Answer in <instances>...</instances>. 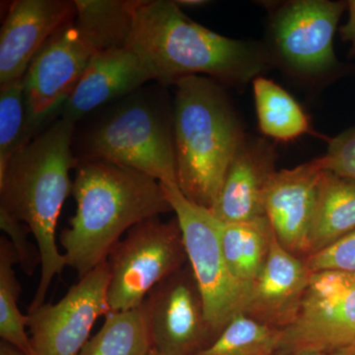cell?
<instances>
[{
	"instance_id": "ba28073f",
	"label": "cell",
	"mask_w": 355,
	"mask_h": 355,
	"mask_svg": "<svg viewBox=\"0 0 355 355\" xmlns=\"http://www.w3.org/2000/svg\"><path fill=\"white\" fill-rule=\"evenodd\" d=\"M347 2L293 0L270 14V48L275 64L303 79H319L338 67L335 37Z\"/></svg>"
},
{
	"instance_id": "8fae6325",
	"label": "cell",
	"mask_w": 355,
	"mask_h": 355,
	"mask_svg": "<svg viewBox=\"0 0 355 355\" xmlns=\"http://www.w3.org/2000/svg\"><path fill=\"white\" fill-rule=\"evenodd\" d=\"M142 308L153 349L161 355H195L216 340L189 263L154 287Z\"/></svg>"
},
{
	"instance_id": "1f68e13d",
	"label": "cell",
	"mask_w": 355,
	"mask_h": 355,
	"mask_svg": "<svg viewBox=\"0 0 355 355\" xmlns=\"http://www.w3.org/2000/svg\"><path fill=\"white\" fill-rule=\"evenodd\" d=\"M298 355H355V349L338 350L333 352H309Z\"/></svg>"
},
{
	"instance_id": "6da1fadb",
	"label": "cell",
	"mask_w": 355,
	"mask_h": 355,
	"mask_svg": "<svg viewBox=\"0 0 355 355\" xmlns=\"http://www.w3.org/2000/svg\"><path fill=\"white\" fill-rule=\"evenodd\" d=\"M128 48L164 87L193 76L243 86L275 65L266 46L217 34L170 0H139Z\"/></svg>"
},
{
	"instance_id": "4dcf8cb0",
	"label": "cell",
	"mask_w": 355,
	"mask_h": 355,
	"mask_svg": "<svg viewBox=\"0 0 355 355\" xmlns=\"http://www.w3.org/2000/svg\"><path fill=\"white\" fill-rule=\"evenodd\" d=\"M179 6H187V7H198L202 6L205 4L209 3L207 1H205V0H178V1H175Z\"/></svg>"
},
{
	"instance_id": "5bb4252c",
	"label": "cell",
	"mask_w": 355,
	"mask_h": 355,
	"mask_svg": "<svg viewBox=\"0 0 355 355\" xmlns=\"http://www.w3.org/2000/svg\"><path fill=\"white\" fill-rule=\"evenodd\" d=\"M76 0H16L0 30V85L20 80L40 49L76 19Z\"/></svg>"
},
{
	"instance_id": "603a6c76",
	"label": "cell",
	"mask_w": 355,
	"mask_h": 355,
	"mask_svg": "<svg viewBox=\"0 0 355 355\" xmlns=\"http://www.w3.org/2000/svg\"><path fill=\"white\" fill-rule=\"evenodd\" d=\"M43 123L30 116L23 78L0 85V173L41 132Z\"/></svg>"
},
{
	"instance_id": "9c48e42d",
	"label": "cell",
	"mask_w": 355,
	"mask_h": 355,
	"mask_svg": "<svg viewBox=\"0 0 355 355\" xmlns=\"http://www.w3.org/2000/svg\"><path fill=\"white\" fill-rule=\"evenodd\" d=\"M355 349V272L311 273L296 319L275 355Z\"/></svg>"
},
{
	"instance_id": "83f0119b",
	"label": "cell",
	"mask_w": 355,
	"mask_h": 355,
	"mask_svg": "<svg viewBox=\"0 0 355 355\" xmlns=\"http://www.w3.org/2000/svg\"><path fill=\"white\" fill-rule=\"evenodd\" d=\"M316 161L324 171L355 181V125L329 139L328 150Z\"/></svg>"
},
{
	"instance_id": "ac0fdd59",
	"label": "cell",
	"mask_w": 355,
	"mask_h": 355,
	"mask_svg": "<svg viewBox=\"0 0 355 355\" xmlns=\"http://www.w3.org/2000/svg\"><path fill=\"white\" fill-rule=\"evenodd\" d=\"M272 236L266 216L232 223L221 222L224 260L233 279L248 291L263 270Z\"/></svg>"
},
{
	"instance_id": "f1b7e54d",
	"label": "cell",
	"mask_w": 355,
	"mask_h": 355,
	"mask_svg": "<svg viewBox=\"0 0 355 355\" xmlns=\"http://www.w3.org/2000/svg\"><path fill=\"white\" fill-rule=\"evenodd\" d=\"M349 19L340 29V38L350 44L349 57L355 55V0L347 1Z\"/></svg>"
},
{
	"instance_id": "484cf974",
	"label": "cell",
	"mask_w": 355,
	"mask_h": 355,
	"mask_svg": "<svg viewBox=\"0 0 355 355\" xmlns=\"http://www.w3.org/2000/svg\"><path fill=\"white\" fill-rule=\"evenodd\" d=\"M303 260L311 273L355 272V230Z\"/></svg>"
},
{
	"instance_id": "8992f818",
	"label": "cell",
	"mask_w": 355,
	"mask_h": 355,
	"mask_svg": "<svg viewBox=\"0 0 355 355\" xmlns=\"http://www.w3.org/2000/svg\"><path fill=\"white\" fill-rule=\"evenodd\" d=\"M106 261L111 312L141 307L154 287L189 263L177 217H151L133 226Z\"/></svg>"
},
{
	"instance_id": "5b68a950",
	"label": "cell",
	"mask_w": 355,
	"mask_h": 355,
	"mask_svg": "<svg viewBox=\"0 0 355 355\" xmlns=\"http://www.w3.org/2000/svg\"><path fill=\"white\" fill-rule=\"evenodd\" d=\"M160 87L144 86L91 114L80 128L76 125V160L108 161L178 186L174 105L168 106Z\"/></svg>"
},
{
	"instance_id": "f546056e",
	"label": "cell",
	"mask_w": 355,
	"mask_h": 355,
	"mask_svg": "<svg viewBox=\"0 0 355 355\" xmlns=\"http://www.w3.org/2000/svg\"><path fill=\"white\" fill-rule=\"evenodd\" d=\"M0 355H26L24 352H21L17 347L10 345V343L0 342Z\"/></svg>"
},
{
	"instance_id": "d6a6232c",
	"label": "cell",
	"mask_w": 355,
	"mask_h": 355,
	"mask_svg": "<svg viewBox=\"0 0 355 355\" xmlns=\"http://www.w3.org/2000/svg\"><path fill=\"white\" fill-rule=\"evenodd\" d=\"M148 355H161L160 354H158L156 350H154L153 349L150 350V352H149Z\"/></svg>"
},
{
	"instance_id": "7c38bea8",
	"label": "cell",
	"mask_w": 355,
	"mask_h": 355,
	"mask_svg": "<svg viewBox=\"0 0 355 355\" xmlns=\"http://www.w3.org/2000/svg\"><path fill=\"white\" fill-rule=\"evenodd\" d=\"M96 53L74 20L53 33L23 77L30 116L46 121L57 113Z\"/></svg>"
},
{
	"instance_id": "ffe728a7",
	"label": "cell",
	"mask_w": 355,
	"mask_h": 355,
	"mask_svg": "<svg viewBox=\"0 0 355 355\" xmlns=\"http://www.w3.org/2000/svg\"><path fill=\"white\" fill-rule=\"evenodd\" d=\"M139 0H76L74 21L96 53L128 48Z\"/></svg>"
},
{
	"instance_id": "4fadbf2b",
	"label": "cell",
	"mask_w": 355,
	"mask_h": 355,
	"mask_svg": "<svg viewBox=\"0 0 355 355\" xmlns=\"http://www.w3.org/2000/svg\"><path fill=\"white\" fill-rule=\"evenodd\" d=\"M324 170L316 159L273 174L266 188V216L284 249L300 259L308 254Z\"/></svg>"
},
{
	"instance_id": "9a60e30c",
	"label": "cell",
	"mask_w": 355,
	"mask_h": 355,
	"mask_svg": "<svg viewBox=\"0 0 355 355\" xmlns=\"http://www.w3.org/2000/svg\"><path fill=\"white\" fill-rule=\"evenodd\" d=\"M151 81H154L153 74L130 48L97 53L60 105L58 118L77 125Z\"/></svg>"
},
{
	"instance_id": "d4e9b609",
	"label": "cell",
	"mask_w": 355,
	"mask_h": 355,
	"mask_svg": "<svg viewBox=\"0 0 355 355\" xmlns=\"http://www.w3.org/2000/svg\"><path fill=\"white\" fill-rule=\"evenodd\" d=\"M282 333L239 313L209 347L195 355H275Z\"/></svg>"
},
{
	"instance_id": "277c9868",
	"label": "cell",
	"mask_w": 355,
	"mask_h": 355,
	"mask_svg": "<svg viewBox=\"0 0 355 355\" xmlns=\"http://www.w3.org/2000/svg\"><path fill=\"white\" fill-rule=\"evenodd\" d=\"M175 86L178 187L191 202L211 209L246 135L220 83L193 76Z\"/></svg>"
},
{
	"instance_id": "2e32d148",
	"label": "cell",
	"mask_w": 355,
	"mask_h": 355,
	"mask_svg": "<svg viewBox=\"0 0 355 355\" xmlns=\"http://www.w3.org/2000/svg\"><path fill=\"white\" fill-rule=\"evenodd\" d=\"M310 277L304 260L284 249L273 233L268 258L250 287L241 313L284 330L297 317Z\"/></svg>"
},
{
	"instance_id": "cb8c5ba5",
	"label": "cell",
	"mask_w": 355,
	"mask_h": 355,
	"mask_svg": "<svg viewBox=\"0 0 355 355\" xmlns=\"http://www.w3.org/2000/svg\"><path fill=\"white\" fill-rule=\"evenodd\" d=\"M17 256L8 238L0 237V338L26 355L33 354L31 338L28 336V315L18 307L21 286L14 268Z\"/></svg>"
},
{
	"instance_id": "3957f363",
	"label": "cell",
	"mask_w": 355,
	"mask_h": 355,
	"mask_svg": "<svg viewBox=\"0 0 355 355\" xmlns=\"http://www.w3.org/2000/svg\"><path fill=\"white\" fill-rule=\"evenodd\" d=\"M74 132L73 123L55 119L0 173V207L29 226L41 254V277L29 311L44 304L51 282L67 266L58 249L57 226L73 189L69 173L77 164Z\"/></svg>"
},
{
	"instance_id": "44dd1931",
	"label": "cell",
	"mask_w": 355,
	"mask_h": 355,
	"mask_svg": "<svg viewBox=\"0 0 355 355\" xmlns=\"http://www.w3.org/2000/svg\"><path fill=\"white\" fill-rule=\"evenodd\" d=\"M253 92L259 128L266 137L291 141L309 132L304 110L284 88L258 76L253 80Z\"/></svg>"
},
{
	"instance_id": "d6986e66",
	"label": "cell",
	"mask_w": 355,
	"mask_h": 355,
	"mask_svg": "<svg viewBox=\"0 0 355 355\" xmlns=\"http://www.w3.org/2000/svg\"><path fill=\"white\" fill-rule=\"evenodd\" d=\"M354 230V180L324 170L307 257L322 251Z\"/></svg>"
},
{
	"instance_id": "e0dca14e",
	"label": "cell",
	"mask_w": 355,
	"mask_h": 355,
	"mask_svg": "<svg viewBox=\"0 0 355 355\" xmlns=\"http://www.w3.org/2000/svg\"><path fill=\"white\" fill-rule=\"evenodd\" d=\"M277 153L265 139L246 137L229 165L211 214L224 223L266 216L265 195Z\"/></svg>"
},
{
	"instance_id": "7a4b0ae2",
	"label": "cell",
	"mask_w": 355,
	"mask_h": 355,
	"mask_svg": "<svg viewBox=\"0 0 355 355\" xmlns=\"http://www.w3.org/2000/svg\"><path fill=\"white\" fill-rule=\"evenodd\" d=\"M76 216L60 234L67 266L79 279L106 261L121 236L140 222L173 211L162 184L125 166L77 160Z\"/></svg>"
},
{
	"instance_id": "52a82bcc",
	"label": "cell",
	"mask_w": 355,
	"mask_h": 355,
	"mask_svg": "<svg viewBox=\"0 0 355 355\" xmlns=\"http://www.w3.org/2000/svg\"><path fill=\"white\" fill-rule=\"evenodd\" d=\"M162 187L181 227L189 265L202 292L207 320L218 336L229 321L242 312L249 291L233 279L224 260L221 221L209 209L189 200L179 187Z\"/></svg>"
},
{
	"instance_id": "30bf717a",
	"label": "cell",
	"mask_w": 355,
	"mask_h": 355,
	"mask_svg": "<svg viewBox=\"0 0 355 355\" xmlns=\"http://www.w3.org/2000/svg\"><path fill=\"white\" fill-rule=\"evenodd\" d=\"M107 261L81 277L55 304L28 312L34 355H79L100 317L110 309Z\"/></svg>"
},
{
	"instance_id": "4316f807",
	"label": "cell",
	"mask_w": 355,
	"mask_h": 355,
	"mask_svg": "<svg viewBox=\"0 0 355 355\" xmlns=\"http://www.w3.org/2000/svg\"><path fill=\"white\" fill-rule=\"evenodd\" d=\"M0 228L12 245L18 265L26 275H32L37 266L41 265V254L38 246L29 241L31 229L27 224L14 218L2 207H0Z\"/></svg>"
},
{
	"instance_id": "7402d4cb",
	"label": "cell",
	"mask_w": 355,
	"mask_h": 355,
	"mask_svg": "<svg viewBox=\"0 0 355 355\" xmlns=\"http://www.w3.org/2000/svg\"><path fill=\"white\" fill-rule=\"evenodd\" d=\"M153 349L144 308L110 312L79 355H148Z\"/></svg>"
}]
</instances>
